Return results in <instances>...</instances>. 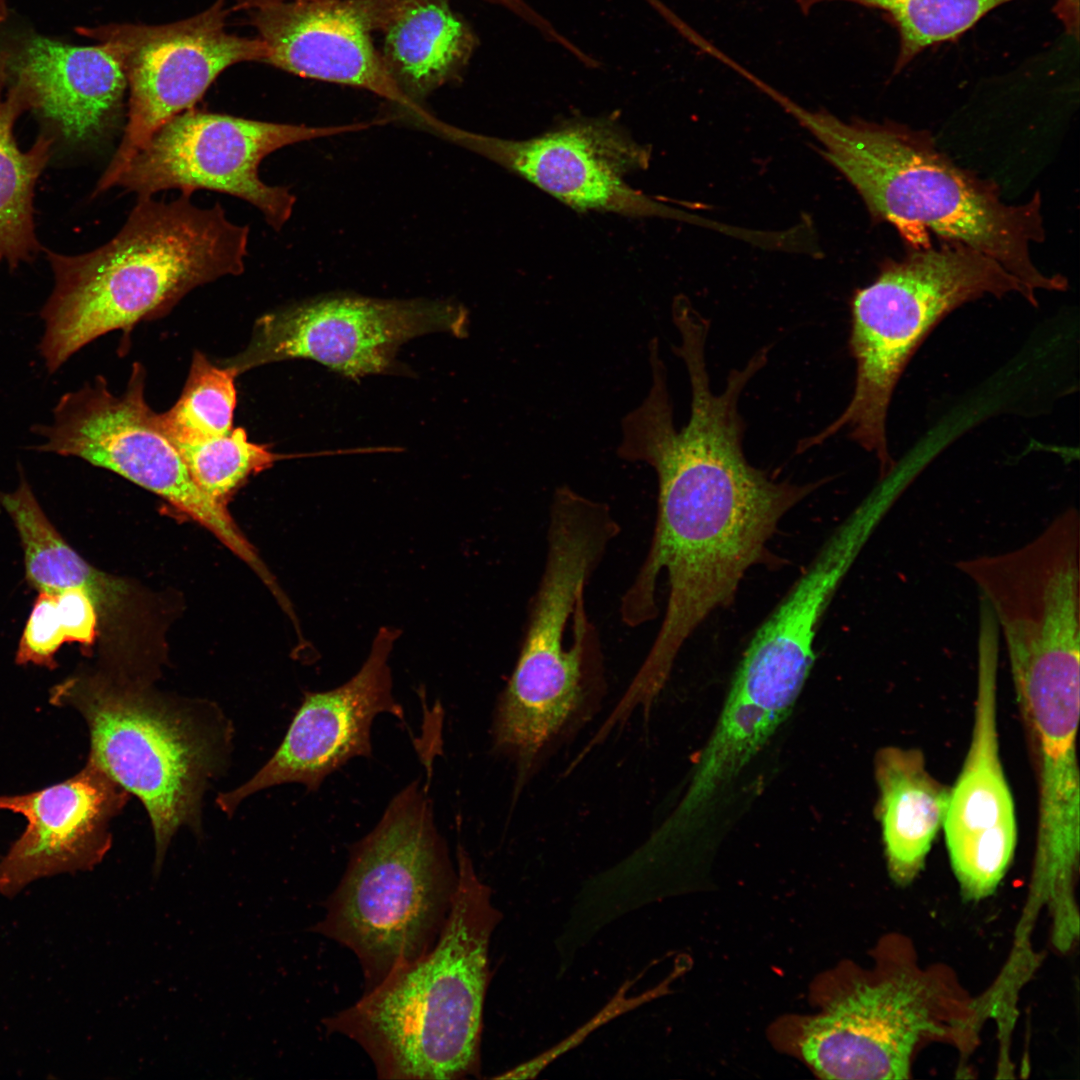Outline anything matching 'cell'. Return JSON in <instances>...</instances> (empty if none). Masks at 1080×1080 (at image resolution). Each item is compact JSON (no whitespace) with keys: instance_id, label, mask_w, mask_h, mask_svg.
Returning a JSON list of instances; mask_svg holds the SVG:
<instances>
[{"instance_id":"8","label":"cell","mask_w":1080,"mask_h":1080,"mask_svg":"<svg viewBox=\"0 0 1080 1080\" xmlns=\"http://www.w3.org/2000/svg\"><path fill=\"white\" fill-rule=\"evenodd\" d=\"M1019 293L1036 306L1035 293L993 258L956 241L916 248L887 260L876 279L851 301L849 350L856 362L855 388L842 414L818 434L799 441L801 453L842 429L873 453L881 478L894 468L886 418L894 388L930 331L966 302Z\"/></svg>"},{"instance_id":"20","label":"cell","mask_w":1080,"mask_h":1080,"mask_svg":"<svg viewBox=\"0 0 1080 1080\" xmlns=\"http://www.w3.org/2000/svg\"><path fill=\"white\" fill-rule=\"evenodd\" d=\"M3 48L8 79L26 87L31 111L66 140H96L115 125L127 81L105 44L74 45L31 31Z\"/></svg>"},{"instance_id":"27","label":"cell","mask_w":1080,"mask_h":1080,"mask_svg":"<svg viewBox=\"0 0 1080 1080\" xmlns=\"http://www.w3.org/2000/svg\"><path fill=\"white\" fill-rule=\"evenodd\" d=\"M175 444L196 485L221 504L248 477L286 457L250 442L241 427L204 442Z\"/></svg>"},{"instance_id":"2","label":"cell","mask_w":1080,"mask_h":1080,"mask_svg":"<svg viewBox=\"0 0 1080 1080\" xmlns=\"http://www.w3.org/2000/svg\"><path fill=\"white\" fill-rule=\"evenodd\" d=\"M190 197H138L104 245L78 255L45 250L54 286L40 313L39 351L50 373L100 336L128 332L192 289L243 273L249 226L232 222L219 203L199 207Z\"/></svg>"},{"instance_id":"28","label":"cell","mask_w":1080,"mask_h":1080,"mask_svg":"<svg viewBox=\"0 0 1080 1080\" xmlns=\"http://www.w3.org/2000/svg\"><path fill=\"white\" fill-rule=\"evenodd\" d=\"M66 642L54 593L39 592L19 642L16 663L54 669L55 655Z\"/></svg>"},{"instance_id":"12","label":"cell","mask_w":1080,"mask_h":1080,"mask_svg":"<svg viewBox=\"0 0 1080 1080\" xmlns=\"http://www.w3.org/2000/svg\"><path fill=\"white\" fill-rule=\"evenodd\" d=\"M467 324L465 308L447 300L321 296L263 315L247 346L222 366L238 376L302 358L358 380L391 371L406 341L431 332L464 337Z\"/></svg>"},{"instance_id":"15","label":"cell","mask_w":1080,"mask_h":1080,"mask_svg":"<svg viewBox=\"0 0 1080 1080\" xmlns=\"http://www.w3.org/2000/svg\"><path fill=\"white\" fill-rule=\"evenodd\" d=\"M999 637L994 615L980 607L972 736L960 774L949 789L942 826L962 896L973 901L994 893L1017 843L1015 807L999 752Z\"/></svg>"},{"instance_id":"24","label":"cell","mask_w":1080,"mask_h":1080,"mask_svg":"<svg viewBox=\"0 0 1080 1080\" xmlns=\"http://www.w3.org/2000/svg\"><path fill=\"white\" fill-rule=\"evenodd\" d=\"M0 506L21 539L26 579L39 592L81 588L93 598L101 618L118 612L128 586L86 562L52 525L29 483L22 477L12 492H0Z\"/></svg>"},{"instance_id":"4","label":"cell","mask_w":1080,"mask_h":1080,"mask_svg":"<svg viewBox=\"0 0 1080 1080\" xmlns=\"http://www.w3.org/2000/svg\"><path fill=\"white\" fill-rule=\"evenodd\" d=\"M774 100L818 140L820 154L855 188L871 216L893 224L912 244L923 247L927 232H934L993 258L1034 293L1067 288L1063 276H1048L1032 261L1030 248L1045 235L1039 194L1008 205L925 136L888 124L846 122L782 94Z\"/></svg>"},{"instance_id":"10","label":"cell","mask_w":1080,"mask_h":1080,"mask_svg":"<svg viewBox=\"0 0 1080 1080\" xmlns=\"http://www.w3.org/2000/svg\"><path fill=\"white\" fill-rule=\"evenodd\" d=\"M378 119L335 126L265 122L186 110L160 126L115 180L138 197L177 188L192 195L208 189L233 195L258 208L280 230L296 202L284 186H270L258 174L261 161L295 143L380 125Z\"/></svg>"},{"instance_id":"18","label":"cell","mask_w":1080,"mask_h":1080,"mask_svg":"<svg viewBox=\"0 0 1080 1080\" xmlns=\"http://www.w3.org/2000/svg\"><path fill=\"white\" fill-rule=\"evenodd\" d=\"M385 0H295L248 10L265 63L295 75L365 89L396 105L404 119L428 110L412 103L374 47Z\"/></svg>"},{"instance_id":"25","label":"cell","mask_w":1080,"mask_h":1080,"mask_svg":"<svg viewBox=\"0 0 1080 1080\" xmlns=\"http://www.w3.org/2000/svg\"><path fill=\"white\" fill-rule=\"evenodd\" d=\"M802 8L824 0H798ZM881 10L899 34L896 71L930 46L957 39L991 10L1013 0H845Z\"/></svg>"},{"instance_id":"31","label":"cell","mask_w":1080,"mask_h":1080,"mask_svg":"<svg viewBox=\"0 0 1080 1080\" xmlns=\"http://www.w3.org/2000/svg\"><path fill=\"white\" fill-rule=\"evenodd\" d=\"M1054 11L1067 34L1076 40L1079 35V0H1056Z\"/></svg>"},{"instance_id":"13","label":"cell","mask_w":1080,"mask_h":1080,"mask_svg":"<svg viewBox=\"0 0 1080 1080\" xmlns=\"http://www.w3.org/2000/svg\"><path fill=\"white\" fill-rule=\"evenodd\" d=\"M418 128L517 173L577 210L713 225L631 188L624 176L647 167L649 152L606 120L573 122L525 140L468 131L434 115Z\"/></svg>"},{"instance_id":"6","label":"cell","mask_w":1080,"mask_h":1080,"mask_svg":"<svg viewBox=\"0 0 1080 1080\" xmlns=\"http://www.w3.org/2000/svg\"><path fill=\"white\" fill-rule=\"evenodd\" d=\"M87 723L88 761L143 803L155 838L154 874L182 826L200 829L209 781L224 768L231 727L214 704L179 701L145 684L77 673L50 690Z\"/></svg>"},{"instance_id":"21","label":"cell","mask_w":1080,"mask_h":1080,"mask_svg":"<svg viewBox=\"0 0 1080 1080\" xmlns=\"http://www.w3.org/2000/svg\"><path fill=\"white\" fill-rule=\"evenodd\" d=\"M378 31L389 74L420 107L429 94L460 77L478 43L448 0H387Z\"/></svg>"},{"instance_id":"1","label":"cell","mask_w":1080,"mask_h":1080,"mask_svg":"<svg viewBox=\"0 0 1080 1080\" xmlns=\"http://www.w3.org/2000/svg\"><path fill=\"white\" fill-rule=\"evenodd\" d=\"M691 413L680 431L665 394L626 414L617 455L642 461L658 484L655 526L646 556L620 601V617L638 627L658 616L657 585L664 573L663 620L639 674L664 684L686 640L717 608L729 606L752 566L775 562L767 543L781 518L823 481H777L752 466L742 448L738 410L742 387L714 394L707 378L691 382Z\"/></svg>"},{"instance_id":"19","label":"cell","mask_w":1080,"mask_h":1080,"mask_svg":"<svg viewBox=\"0 0 1080 1080\" xmlns=\"http://www.w3.org/2000/svg\"><path fill=\"white\" fill-rule=\"evenodd\" d=\"M129 795L89 761L62 782L25 794L0 795V810L27 821L0 858V895L13 898L37 880L92 870L111 847L110 822Z\"/></svg>"},{"instance_id":"5","label":"cell","mask_w":1080,"mask_h":1080,"mask_svg":"<svg viewBox=\"0 0 1080 1080\" xmlns=\"http://www.w3.org/2000/svg\"><path fill=\"white\" fill-rule=\"evenodd\" d=\"M619 533L607 503L567 485L554 491L542 574L493 723L494 744L516 758L536 759L601 682L600 638L585 595Z\"/></svg>"},{"instance_id":"17","label":"cell","mask_w":1080,"mask_h":1080,"mask_svg":"<svg viewBox=\"0 0 1080 1080\" xmlns=\"http://www.w3.org/2000/svg\"><path fill=\"white\" fill-rule=\"evenodd\" d=\"M400 635L395 627H381L367 659L351 679L328 691L305 692L273 756L248 782L221 794L219 807L232 813L251 794L285 783H299L315 792L350 759L370 757L374 718L390 713L404 721V711L392 694L388 665Z\"/></svg>"},{"instance_id":"23","label":"cell","mask_w":1080,"mask_h":1080,"mask_svg":"<svg viewBox=\"0 0 1080 1080\" xmlns=\"http://www.w3.org/2000/svg\"><path fill=\"white\" fill-rule=\"evenodd\" d=\"M31 111L25 86L7 78L6 55L0 47V262L11 268L32 260L39 251L33 195L37 179L51 156L54 138L41 134L27 151L16 143L17 118Z\"/></svg>"},{"instance_id":"11","label":"cell","mask_w":1080,"mask_h":1080,"mask_svg":"<svg viewBox=\"0 0 1080 1080\" xmlns=\"http://www.w3.org/2000/svg\"><path fill=\"white\" fill-rule=\"evenodd\" d=\"M228 12L225 0H217L194 16L168 24L76 28L79 35L110 49L129 87L123 137L94 195L114 187L120 172L154 132L192 109L222 71L241 62L265 61V46L258 37L226 30Z\"/></svg>"},{"instance_id":"7","label":"cell","mask_w":1080,"mask_h":1080,"mask_svg":"<svg viewBox=\"0 0 1080 1080\" xmlns=\"http://www.w3.org/2000/svg\"><path fill=\"white\" fill-rule=\"evenodd\" d=\"M458 872L420 779L397 793L350 849L345 872L311 931L351 950L365 991L427 953L449 916ZM364 991V992H365Z\"/></svg>"},{"instance_id":"26","label":"cell","mask_w":1080,"mask_h":1080,"mask_svg":"<svg viewBox=\"0 0 1080 1080\" xmlns=\"http://www.w3.org/2000/svg\"><path fill=\"white\" fill-rule=\"evenodd\" d=\"M235 377L229 369L213 365L202 352H194L180 397L160 414L175 443H200L233 429Z\"/></svg>"},{"instance_id":"14","label":"cell","mask_w":1080,"mask_h":1080,"mask_svg":"<svg viewBox=\"0 0 1080 1080\" xmlns=\"http://www.w3.org/2000/svg\"><path fill=\"white\" fill-rule=\"evenodd\" d=\"M935 976L898 964L887 976L855 985L803 1028L801 1051L825 1079H904L921 1041L963 1025L944 1013Z\"/></svg>"},{"instance_id":"30","label":"cell","mask_w":1080,"mask_h":1080,"mask_svg":"<svg viewBox=\"0 0 1080 1080\" xmlns=\"http://www.w3.org/2000/svg\"><path fill=\"white\" fill-rule=\"evenodd\" d=\"M486 1H489V2H492V3H495V4H500L502 6L507 7L508 9L512 10L514 13H516L519 16H521L522 18H524L526 21H528L531 24L535 25L540 31H542L545 34V36H547V37H549L551 39H554L555 41L561 43L562 45H565L567 43V40L565 38L563 39V37L561 35H559L557 33V31H555L553 29V27L550 25V23L546 22L545 19L540 17L535 11H533L522 0H486Z\"/></svg>"},{"instance_id":"32","label":"cell","mask_w":1080,"mask_h":1080,"mask_svg":"<svg viewBox=\"0 0 1080 1080\" xmlns=\"http://www.w3.org/2000/svg\"><path fill=\"white\" fill-rule=\"evenodd\" d=\"M9 15L8 0H0V27Z\"/></svg>"},{"instance_id":"3","label":"cell","mask_w":1080,"mask_h":1080,"mask_svg":"<svg viewBox=\"0 0 1080 1080\" xmlns=\"http://www.w3.org/2000/svg\"><path fill=\"white\" fill-rule=\"evenodd\" d=\"M458 884L435 945L393 969L352 1006L322 1020L357 1043L379 1079L479 1078L489 947L502 919L459 843Z\"/></svg>"},{"instance_id":"9","label":"cell","mask_w":1080,"mask_h":1080,"mask_svg":"<svg viewBox=\"0 0 1080 1080\" xmlns=\"http://www.w3.org/2000/svg\"><path fill=\"white\" fill-rule=\"evenodd\" d=\"M145 380L144 367L134 363L121 395L113 394L101 376L63 394L52 421L32 427L43 439L34 449L78 457L123 476L166 499L249 565H256L259 558L224 504L210 498L192 479L161 415L146 402Z\"/></svg>"},{"instance_id":"16","label":"cell","mask_w":1080,"mask_h":1080,"mask_svg":"<svg viewBox=\"0 0 1080 1080\" xmlns=\"http://www.w3.org/2000/svg\"><path fill=\"white\" fill-rule=\"evenodd\" d=\"M1036 756L1038 823L1031 892L1049 906L1074 902L1079 867L1080 789L1076 739L1080 671L1013 680Z\"/></svg>"},{"instance_id":"29","label":"cell","mask_w":1080,"mask_h":1080,"mask_svg":"<svg viewBox=\"0 0 1080 1080\" xmlns=\"http://www.w3.org/2000/svg\"><path fill=\"white\" fill-rule=\"evenodd\" d=\"M67 642L89 648L97 636L99 613L91 595L81 588L53 592Z\"/></svg>"},{"instance_id":"22","label":"cell","mask_w":1080,"mask_h":1080,"mask_svg":"<svg viewBox=\"0 0 1080 1080\" xmlns=\"http://www.w3.org/2000/svg\"><path fill=\"white\" fill-rule=\"evenodd\" d=\"M874 771L888 872L896 884L906 886L923 869L943 826L949 788L928 772L924 755L916 748H881Z\"/></svg>"}]
</instances>
